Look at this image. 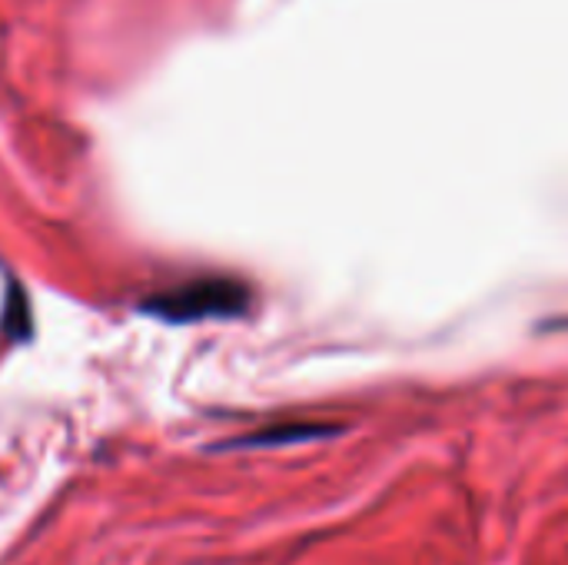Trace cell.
I'll return each mask as SVG.
<instances>
[{
    "instance_id": "cell-1",
    "label": "cell",
    "mask_w": 568,
    "mask_h": 565,
    "mask_svg": "<svg viewBox=\"0 0 568 565\" xmlns=\"http://www.w3.org/2000/svg\"><path fill=\"white\" fill-rule=\"evenodd\" d=\"M250 293L233 283V280H196V283H183L176 290L156 293L143 310L173 320V323H190V320H203V316H236L246 310Z\"/></svg>"
},
{
    "instance_id": "cell-2",
    "label": "cell",
    "mask_w": 568,
    "mask_h": 565,
    "mask_svg": "<svg viewBox=\"0 0 568 565\" xmlns=\"http://www.w3.org/2000/svg\"><path fill=\"white\" fill-rule=\"evenodd\" d=\"M323 430L316 426H283L280 433H256V436H246V440H236L233 446H273L280 440H303V436H316Z\"/></svg>"
}]
</instances>
